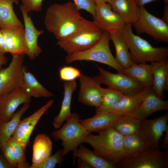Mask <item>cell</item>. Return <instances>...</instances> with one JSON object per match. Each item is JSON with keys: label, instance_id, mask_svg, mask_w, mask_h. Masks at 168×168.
<instances>
[{"label": "cell", "instance_id": "obj_1", "mask_svg": "<svg viewBox=\"0 0 168 168\" xmlns=\"http://www.w3.org/2000/svg\"><path fill=\"white\" fill-rule=\"evenodd\" d=\"M74 3H54L47 8L44 19L46 29L58 41L66 39L94 25L82 17Z\"/></svg>", "mask_w": 168, "mask_h": 168}, {"label": "cell", "instance_id": "obj_2", "mask_svg": "<svg viewBox=\"0 0 168 168\" xmlns=\"http://www.w3.org/2000/svg\"><path fill=\"white\" fill-rule=\"evenodd\" d=\"M84 142L92 147L95 154L116 165L125 157L123 136L111 127L96 135L89 133Z\"/></svg>", "mask_w": 168, "mask_h": 168}, {"label": "cell", "instance_id": "obj_3", "mask_svg": "<svg viewBox=\"0 0 168 168\" xmlns=\"http://www.w3.org/2000/svg\"><path fill=\"white\" fill-rule=\"evenodd\" d=\"M122 31L133 63H151L168 58V47H153L147 40L133 33L131 23H127Z\"/></svg>", "mask_w": 168, "mask_h": 168}, {"label": "cell", "instance_id": "obj_4", "mask_svg": "<svg viewBox=\"0 0 168 168\" xmlns=\"http://www.w3.org/2000/svg\"><path fill=\"white\" fill-rule=\"evenodd\" d=\"M109 33L103 31L98 42L85 50L67 54L65 58L67 63L76 61H91L108 65L115 69L118 72L124 73V68L116 60L110 51Z\"/></svg>", "mask_w": 168, "mask_h": 168}, {"label": "cell", "instance_id": "obj_5", "mask_svg": "<svg viewBox=\"0 0 168 168\" xmlns=\"http://www.w3.org/2000/svg\"><path fill=\"white\" fill-rule=\"evenodd\" d=\"M79 115L72 113L62 127L52 131L51 136L55 140H61L64 156L74 152L83 142L91 133L79 122Z\"/></svg>", "mask_w": 168, "mask_h": 168}, {"label": "cell", "instance_id": "obj_6", "mask_svg": "<svg viewBox=\"0 0 168 168\" xmlns=\"http://www.w3.org/2000/svg\"><path fill=\"white\" fill-rule=\"evenodd\" d=\"M138 35L145 33L156 41L168 43V24L148 12L144 6L139 7L138 19L131 24Z\"/></svg>", "mask_w": 168, "mask_h": 168}, {"label": "cell", "instance_id": "obj_7", "mask_svg": "<svg viewBox=\"0 0 168 168\" xmlns=\"http://www.w3.org/2000/svg\"><path fill=\"white\" fill-rule=\"evenodd\" d=\"M116 166L120 168H167L168 152L150 148L135 156H125Z\"/></svg>", "mask_w": 168, "mask_h": 168}, {"label": "cell", "instance_id": "obj_8", "mask_svg": "<svg viewBox=\"0 0 168 168\" xmlns=\"http://www.w3.org/2000/svg\"><path fill=\"white\" fill-rule=\"evenodd\" d=\"M99 74L94 77L101 83L128 95L138 93L144 88L139 82L124 73H114L97 65Z\"/></svg>", "mask_w": 168, "mask_h": 168}, {"label": "cell", "instance_id": "obj_9", "mask_svg": "<svg viewBox=\"0 0 168 168\" xmlns=\"http://www.w3.org/2000/svg\"><path fill=\"white\" fill-rule=\"evenodd\" d=\"M103 31L94 24L66 39L58 41L57 44L67 54L82 51L96 43Z\"/></svg>", "mask_w": 168, "mask_h": 168}, {"label": "cell", "instance_id": "obj_10", "mask_svg": "<svg viewBox=\"0 0 168 168\" xmlns=\"http://www.w3.org/2000/svg\"><path fill=\"white\" fill-rule=\"evenodd\" d=\"M25 55L12 57L7 67L0 69V95L20 88L25 68L23 64Z\"/></svg>", "mask_w": 168, "mask_h": 168}, {"label": "cell", "instance_id": "obj_11", "mask_svg": "<svg viewBox=\"0 0 168 168\" xmlns=\"http://www.w3.org/2000/svg\"><path fill=\"white\" fill-rule=\"evenodd\" d=\"M93 18V21L95 25L108 33L116 30H122L127 23L121 15L112 10L109 3L96 4Z\"/></svg>", "mask_w": 168, "mask_h": 168}, {"label": "cell", "instance_id": "obj_12", "mask_svg": "<svg viewBox=\"0 0 168 168\" xmlns=\"http://www.w3.org/2000/svg\"><path fill=\"white\" fill-rule=\"evenodd\" d=\"M80 89L78 101L96 108L100 105L103 94L101 83L94 77L82 74L79 77Z\"/></svg>", "mask_w": 168, "mask_h": 168}, {"label": "cell", "instance_id": "obj_13", "mask_svg": "<svg viewBox=\"0 0 168 168\" xmlns=\"http://www.w3.org/2000/svg\"><path fill=\"white\" fill-rule=\"evenodd\" d=\"M54 102V99L50 100L33 114L20 121L12 137L25 149L29 144L30 136L39 121Z\"/></svg>", "mask_w": 168, "mask_h": 168}, {"label": "cell", "instance_id": "obj_14", "mask_svg": "<svg viewBox=\"0 0 168 168\" xmlns=\"http://www.w3.org/2000/svg\"><path fill=\"white\" fill-rule=\"evenodd\" d=\"M168 121L167 113L155 119L141 120V134L146 139L151 148L160 150L159 141L168 129Z\"/></svg>", "mask_w": 168, "mask_h": 168}, {"label": "cell", "instance_id": "obj_15", "mask_svg": "<svg viewBox=\"0 0 168 168\" xmlns=\"http://www.w3.org/2000/svg\"><path fill=\"white\" fill-rule=\"evenodd\" d=\"M31 97L20 88L0 95V121L6 122L12 118L21 104L30 103Z\"/></svg>", "mask_w": 168, "mask_h": 168}, {"label": "cell", "instance_id": "obj_16", "mask_svg": "<svg viewBox=\"0 0 168 168\" xmlns=\"http://www.w3.org/2000/svg\"><path fill=\"white\" fill-rule=\"evenodd\" d=\"M20 8L24 22L25 54L30 60H34L42 52V48L38 45L37 42L38 37L44 32L35 28L31 18L22 5L20 6Z\"/></svg>", "mask_w": 168, "mask_h": 168}, {"label": "cell", "instance_id": "obj_17", "mask_svg": "<svg viewBox=\"0 0 168 168\" xmlns=\"http://www.w3.org/2000/svg\"><path fill=\"white\" fill-rule=\"evenodd\" d=\"M146 90L142 103L137 111L133 115L142 120L147 119L153 113L160 110H168V101L158 96L152 87Z\"/></svg>", "mask_w": 168, "mask_h": 168}, {"label": "cell", "instance_id": "obj_18", "mask_svg": "<svg viewBox=\"0 0 168 168\" xmlns=\"http://www.w3.org/2000/svg\"><path fill=\"white\" fill-rule=\"evenodd\" d=\"M1 29L7 44L8 52L12 57L25 54L24 27L11 26Z\"/></svg>", "mask_w": 168, "mask_h": 168}, {"label": "cell", "instance_id": "obj_19", "mask_svg": "<svg viewBox=\"0 0 168 168\" xmlns=\"http://www.w3.org/2000/svg\"><path fill=\"white\" fill-rule=\"evenodd\" d=\"M153 80L152 88L157 95L163 98V92L168 91V58L150 63Z\"/></svg>", "mask_w": 168, "mask_h": 168}, {"label": "cell", "instance_id": "obj_20", "mask_svg": "<svg viewBox=\"0 0 168 168\" xmlns=\"http://www.w3.org/2000/svg\"><path fill=\"white\" fill-rule=\"evenodd\" d=\"M121 116L110 112L96 113L94 116L91 118L80 119L79 122L91 133H99L111 127Z\"/></svg>", "mask_w": 168, "mask_h": 168}, {"label": "cell", "instance_id": "obj_21", "mask_svg": "<svg viewBox=\"0 0 168 168\" xmlns=\"http://www.w3.org/2000/svg\"><path fill=\"white\" fill-rule=\"evenodd\" d=\"M146 90V88L144 87L138 93L124 95L110 112L121 115H133L140 106Z\"/></svg>", "mask_w": 168, "mask_h": 168}, {"label": "cell", "instance_id": "obj_22", "mask_svg": "<svg viewBox=\"0 0 168 168\" xmlns=\"http://www.w3.org/2000/svg\"><path fill=\"white\" fill-rule=\"evenodd\" d=\"M77 87L75 80L65 82L63 83V97L60 111L53 120V125L55 129L60 128L63 123L72 115L70 110L72 98Z\"/></svg>", "mask_w": 168, "mask_h": 168}, {"label": "cell", "instance_id": "obj_23", "mask_svg": "<svg viewBox=\"0 0 168 168\" xmlns=\"http://www.w3.org/2000/svg\"><path fill=\"white\" fill-rule=\"evenodd\" d=\"M109 33L115 47L116 60L124 69L128 68L133 63L131 59L128 44L122 30H116Z\"/></svg>", "mask_w": 168, "mask_h": 168}, {"label": "cell", "instance_id": "obj_24", "mask_svg": "<svg viewBox=\"0 0 168 168\" xmlns=\"http://www.w3.org/2000/svg\"><path fill=\"white\" fill-rule=\"evenodd\" d=\"M28 96L35 98H50L54 94L44 87L31 73L25 68L23 81L20 87Z\"/></svg>", "mask_w": 168, "mask_h": 168}, {"label": "cell", "instance_id": "obj_25", "mask_svg": "<svg viewBox=\"0 0 168 168\" xmlns=\"http://www.w3.org/2000/svg\"><path fill=\"white\" fill-rule=\"evenodd\" d=\"M53 144L50 138L45 134L35 137L32 147V164L40 163L51 155Z\"/></svg>", "mask_w": 168, "mask_h": 168}, {"label": "cell", "instance_id": "obj_26", "mask_svg": "<svg viewBox=\"0 0 168 168\" xmlns=\"http://www.w3.org/2000/svg\"><path fill=\"white\" fill-rule=\"evenodd\" d=\"M18 0H0V29L11 26L24 27L16 14L13 5H17Z\"/></svg>", "mask_w": 168, "mask_h": 168}, {"label": "cell", "instance_id": "obj_27", "mask_svg": "<svg viewBox=\"0 0 168 168\" xmlns=\"http://www.w3.org/2000/svg\"><path fill=\"white\" fill-rule=\"evenodd\" d=\"M109 3L127 23L132 24L137 20L139 7L134 0H111Z\"/></svg>", "mask_w": 168, "mask_h": 168}, {"label": "cell", "instance_id": "obj_28", "mask_svg": "<svg viewBox=\"0 0 168 168\" xmlns=\"http://www.w3.org/2000/svg\"><path fill=\"white\" fill-rule=\"evenodd\" d=\"M123 137L141 134V120L131 115L121 116L111 127Z\"/></svg>", "mask_w": 168, "mask_h": 168}, {"label": "cell", "instance_id": "obj_29", "mask_svg": "<svg viewBox=\"0 0 168 168\" xmlns=\"http://www.w3.org/2000/svg\"><path fill=\"white\" fill-rule=\"evenodd\" d=\"M124 73L141 82L145 88L152 87L153 80L151 64L147 63H133L128 68L124 69Z\"/></svg>", "mask_w": 168, "mask_h": 168}, {"label": "cell", "instance_id": "obj_30", "mask_svg": "<svg viewBox=\"0 0 168 168\" xmlns=\"http://www.w3.org/2000/svg\"><path fill=\"white\" fill-rule=\"evenodd\" d=\"M123 146L126 157L135 156L150 148L146 139L139 134L123 137Z\"/></svg>", "mask_w": 168, "mask_h": 168}, {"label": "cell", "instance_id": "obj_31", "mask_svg": "<svg viewBox=\"0 0 168 168\" xmlns=\"http://www.w3.org/2000/svg\"><path fill=\"white\" fill-rule=\"evenodd\" d=\"M73 152L74 158L77 157L84 160L92 168H115L116 165L95 154L82 145Z\"/></svg>", "mask_w": 168, "mask_h": 168}, {"label": "cell", "instance_id": "obj_32", "mask_svg": "<svg viewBox=\"0 0 168 168\" xmlns=\"http://www.w3.org/2000/svg\"><path fill=\"white\" fill-rule=\"evenodd\" d=\"M30 103L24 104L13 114L11 119L6 122L0 121V147L12 136L24 114L30 107Z\"/></svg>", "mask_w": 168, "mask_h": 168}, {"label": "cell", "instance_id": "obj_33", "mask_svg": "<svg viewBox=\"0 0 168 168\" xmlns=\"http://www.w3.org/2000/svg\"><path fill=\"white\" fill-rule=\"evenodd\" d=\"M124 95L114 89L103 88L101 101L99 107L96 108V113L110 112Z\"/></svg>", "mask_w": 168, "mask_h": 168}, {"label": "cell", "instance_id": "obj_34", "mask_svg": "<svg viewBox=\"0 0 168 168\" xmlns=\"http://www.w3.org/2000/svg\"><path fill=\"white\" fill-rule=\"evenodd\" d=\"M64 156L63 149H60L42 162L36 164H32L30 168H54L57 165H61L64 160Z\"/></svg>", "mask_w": 168, "mask_h": 168}, {"label": "cell", "instance_id": "obj_35", "mask_svg": "<svg viewBox=\"0 0 168 168\" xmlns=\"http://www.w3.org/2000/svg\"><path fill=\"white\" fill-rule=\"evenodd\" d=\"M15 151L18 168H30V165L26 161L25 149L12 136L8 140Z\"/></svg>", "mask_w": 168, "mask_h": 168}, {"label": "cell", "instance_id": "obj_36", "mask_svg": "<svg viewBox=\"0 0 168 168\" xmlns=\"http://www.w3.org/2000/svg\"><path fill=\"white\" fill-rule=\"evenodd\" d=\"M78 69L72 66H64L59 70V75L60 79L65 82L75 80L82 75Z\"/></svg>", "mask_w": 168, "mask_h": 168}, {"label": "cell", "instance_id": "obj_37", "mask_svg": "<svg viewBox=\"0 0 168 168\" xmlns=\"http://www.w3.org/2000/svg\"><path fill=\"white\" fill-rule=\"evenodd\" d=\"M1 153L14 168H17L14 150L8 140L0 147Z\"/></svg>", "mask_w": 168, "mask_h": 168}, {"label": "cell", "instance_id": "obj_38", "mask_svg": "<svg viewBox=\"0 0 168 168\" xmlns=\"http://www.w3.org/2000/svg\"><path fill=\"white\" fill-rule=\"evenodd\" d=\"M77 9L84 10L95 16L96 4L94 0H73Z\"/></svg>", "mask_w": 168, "mask_h": 168}, {"label": "cell", "instance_id": "obj_39", "mask_svg": "<svg viewBox=\"0 0 168 168\" xmlns=\"http://www.w3.org/2000/svg\"><path fill=\"white\" fill-rule=\"evenodd\" d=\"M22 5L28 14L32 12H39L42 9L43 0H21Z\"/></svg>", "mask_w": 168, "mask_h": 168}, {"label": "cell", "instance_id": "obj_40", "mask_svg": "<svg viewBox=\"0 0 168 168\" xmlns=\"http://www.w3.org/2000/svg\"><path fill=\"white\" fill-rule=\"evenodd\" d=\"M0 52L4 54L8 52L7 44L2 30L0 29Z\"/></svg>", "mask_w": 168, "mask_h": 168}, {"label": "cell", "instance_id": "obj_41", "mask_svg": "<svg viewBox=\"0 0 168 168\" xmlns=\"http://www.w3.org/2000/svg\"><path fill=\"white\" fill-rule=\"evenodd\" d=\"M0 168H14L6 159L3 155L0 153Z\"/></svg>", "mask_w": 168, "mask_h": 168}, {"label": "cell", "instance_id": "obj_42", "mask_svg": "<svg viewBox=\"0 0 168 168\" xmlns=\"http://www.w3.org/2000/svg\"><path fill=\"white\" fill-rule=\"evenodd\" d=\"M77 167L78 168H91V166L87 162L81 159L78 158Z\"/></svg>", "mask_w": 168, "mask_h": 168}, {"label": "cell", "instance_id": "obj_43", "mask_svg": "<svg viewBox=\"0 0 168 168\" xmlns=\"http://www.w3.org/2000/svg\"><path fill=\"white\" fill-rule=\"evenodd\" d=\"M155 0H134L139 7L144 6L145 4ZM164 0L165 3L168 2V0Z\"/></svg>", "mask_w": 168, "mask_h": 168}, {"label": "cell", "instance_id": "obj_44", "mask_svg": "<svg viewBox=\"0 0 168 168\" xmlns=\"http://www.w3.org/2000/svg\"><path fill=\"white\" fill-rule=\"evenodd\" d=\"M162 19L166 23L168 24V3H166L164 8V14Z\"/></svg>", "mask_w": 168, "mask_h": 168}, {"label": "cell", "instance_id": "obj_45", "mask_svg": "<svg viewBox=\"0 0 168 168\" xmlns=\"http://www.w3.org/2000/svg\"><path fill=\"white\" fill-rule=\"evenodd\" d=\"M166 134L161 144L163 149H167L168 147V129L166 132Z\"/></svg>", "mask_w": 168, "mask_h": 168}, {"label": "cell", "instance_id": "obj_46", "mask_svg": "<svg viewBox=\"0 0 168 168\" xmlns=\"http://www.w3.org/2000/svg\"><path fill=\"white\" fill-rule=\"evenodd\" d=\"M7 62V58L4 54L0 52V69Z\"/></svg>", "mask_w": 168, "mask_h": 168}, {"label": "cell", "instance_id": "obj_47", "mask_svg": "<svg viewBox=\"0 0 168 168\" xmlns=\"http://www.w3.org/2000/svg\"><path fill=\"white\" fill-rule=\"evenodd\" d=\"M96 4L104 3H109L111 0H94Z\"/></svg>", "mask_w": 168, "mask_h": 168}]
</instances>
